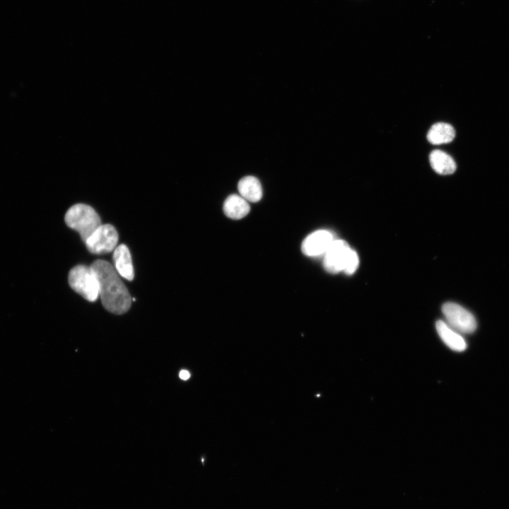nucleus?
Wrapping results in <instances>:
<instances>
[{
  "mask_svg": "<svg viewBox=\"0 0 509 509\" xmlns=\"http://www.w3.org/2000/svg\"><path fill=\"white\" fill-rule=\"evenodd\" d=\"M358 264V256L356 252L351 249L344 270V273L347 275L353 274L357 269Z\"/></svg>",
  "mask_w": 509,
  "mask_h": 509,
  "instance_id": "obj_14",
  "label": "nucleus"
},
{
  "mask_svg": "<svg viewBox=\"0 0 509 509\" xmlns=\"http://www.w3.org/2000/svg\"><path fill=\"white\" fill-rule=\"evenodd\" d=\"M334 240V236L329 231L317 230L305 238L302 243L301 250L307 256H319L327 252Z\"/></svg>",
  "mask_w": 509,
  "mask_h": 509,
  "instance_id": "obj_7",
  "label": "nucleus"
},
{
  "mask_svg": "<svg viewBox=\"0 0 509 509\" xmlns=\"http://www.w3.org/2000/svg\"><path fill=\"white\" fill-rule=\"evenodd\" d=\"M443 313L447 324L458 332L470 334L476 328V321L474 315L461 305L448 302L442 308Z\"/></svg>",
  "mask_w": 509,
  "mask_h": 509,
  "instance_id": "obj_4",
  "label": "nucleus"
},
{
  "mask_svg": "<svg viewBox=\"0 0 509 509\" xmlns=\"http://www.w3.org/2000/svg\"><path fill=\"white\" fill-rule=\"evenodd\" d=\"M115 268L118 274L128 281H132L134 276L131 254L128 247L121 244L113 253Z\"/></svg>",
  "mask_w": 509,
  "mask_h": 509,
  "instance_id": "obj_8",
  "label": "nucleus"
},
{
  "mask_svg": "<svg viewBox=\"0 0 509 509\" xmlns=\"http://www.w3.org/2000/svg\"><path fill=\"white\" fill-rule=\"evenodd\" d=\"M436 330L442 341L452 350L463 351L467 349L464 339L458 332L442 320L436 322Z\"/></svg>",
  "mask_w": 509,
  "mask_h": 509,
  "instance_id": "obj_9",
  "label": "nucleus"
},
{
  "mask_svg": "<svg viewBox=\"0 0 509 509\" xmlns=\"http://www.w3.org/2000/svg\"><path fill=\"white\" fill-rule=\"evenodd\" d=\"M64 220L69 228L80 234L84 242L101 226L100 218L96 211L84 204H77L69 208Z\"/></svg>",
  "mask_w": 509,
  "mask_h": 509,
  "instance_id": "obj_2",
  "label": "nucleus"
},
{
  "mask_svg": "<svg viewBox=\"0 0 509 509\" xmlns=\"http://www.w3.org/2000/svg\"><path fill=\"white\" fill-rule=\"evenodd\" d=\"M250 205L240 195L231 194L226 198L223 204V211L230 218L238 220L250 212Z\"/></svg>",
  "mask_w": 509,
  "mask_h": 509,
  "instance_id": "obj_10",
  "label": "nucleus"
},
{
  "mask_svg": "<svg viewBox=\"0 0 509 509\" xmlns=\"http://www.w3.org/2000/svg\"><path fill=\"white\" fill-rule=\"evenodd\" d=\"M90 267L98 281L99 296L104 308L116 315L127 312L131 307V298L115 268L102 259L95 260Z\"/></svg>",
  "mask_w": 509,
  "mask_h": 509,
  "instance_id": "obj_1",
  "label": "nucleus"
},
{
  "mask_svg": "<svg viewBox=\"0 0 509 509\" xmlns=\"http://www.w3.org/2000/svg\"><path fill=\"white\" fill-rule=\"evenodd\" d=\"M179 376L182 380H187L189 378L190 374L187 370H182L180 372Z\"/></svg>",
  "mask_w": 509,
  "mask_h": 509,
  "instance_id": "obj_15",
  "label": "nucleus"
},
{
  "mask_svg": "<svg viewBox=\"0 0 509 509\" xmlns=\"http://www.w3.org/2000/svg\"><path fill=\"white\" fill-rule=\"evenodd\" d=\"M118 233L110 224L101 225L86 241L90 252L95 255L109 253L116 248Z\"/></svg>",
  "mask_w": 509,
  "mask_h": 509,
  "instance_id": "obj_5",
  "label": "nucleus"
},
{
  "mask_svg": "<svg viewBox=\"0 0 509 509\" xmlns=\"http://www.w3.org/2000/svg\"><path fill=\"white\" fill-rule=\"evenodd\" d=\"M429 161L432 168L440 175H450L455 172L457 168L453 158L447 153L440 151L434 150L429 156Z\"/></svg>",
  "mask_w": 509,
  "mask_h": 509,
  "instance_id": "obj_12",
  "label": "nucleus"
},
{
  "mask_svg": "<svg viewBox=\"0 0 509 509\" xmlns=\"http://www.w3.org/2000/svg\"><path fill=\"white\" fill-rule=\"evenodd\" d=\"M71 288L88 301L94 302L99 296V286L96 276L91 268L86 265H77L69 273Z\"/></svg>",
  "mask_w": 509,
  "mask_h": 509,
  "instance_id": "obj_3",
  "label": "nucleus"
},
{
  "mask_svg": "<svg viewBox=\"0 0 509 509\" xmlns=\"http://www.w3.org/2000/svg\"><path fill=\"white\" fill-rule=\"evenodd\" d=\"M238 189L240 194L245 200L257 202L262 197V187L259 180L251 175L242 177L238 182Z\"/></svg>",
  "mask_w": 509,
  "mask_h": 509,
  "instance_id": "obj_11",
  "label": "nucleus"
},
{
  "mask_svg": "<svg viewBox=\"0 0 509 509\" xmlns=\"http://www.w3.org/2000/svg\"><path fill=\"white\" fill-rule=\"evenodd\" d=\"M455 136V131L453 127L444 122L434 124L427 134L428 141L434 145L450 143Z\"/></svg>",
  "mask_w": 509,
  "mask_h": 509,
  "instance_id": "obj_13",
  "label": "nucleus"
},
{
  "mask_svg": "<svg viewBox=\"0 0 509 509\" xmlns=\"http://www.w3.org/2000/svg\"><path fill=\"white\" fill-rule=\"evenodd\" d=\"M351 248L342 240H334L324 253L323 265L327 271L337 274L344 270Z\"/></svg>",
  "mask_w": 509,
  "mask_h": 509,
  "instance_id": "obj_6",
  "label": "nucleus"
}]
</instances>
